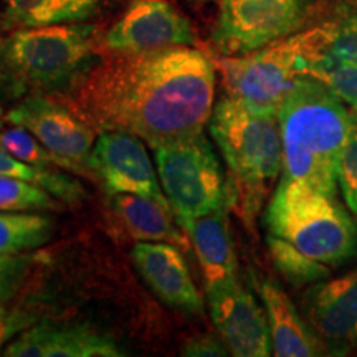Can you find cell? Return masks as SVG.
I'll return each mask as SVG.
<instances>
[{"label":"cell","instance_id":"cell-24","mask_svg":"<svg viewBox=\"0 0 357 357\" xmlns=\"http://www.w3.org/2000/svg\"><path fill=\"white\" fill-rule=\"evenodd\" d=\"M0 147L20 160H24V162L32 164V166L60 167L68 169L71 172H78V169L73 164L56 155L55 153H52L33 134H30L26 129L20 126L0 129Z\"/></svg>","mask_w":357,"mask_h":357},{"label":"cell","instance_id":"cell-19","mask_svg":"<svg viewBox=\"0 0 357 357\" xmlns=\"http://www.w3.org/2000/svg\"><path fill=\"white\" fill-rule=\"evenodd\" d=\"M116 215L136 242H164L185 248L189 236L177 225L171 205L139 194H113Z\"/></svg>","mask_w":357,"mask_h":357},{"label":"cell","instance_id":"cell-12","mask_svg":"<svg viewBox=\"0 0 357 357\" xmlns=\"http://www.w3.org/2000/svg\"><path fill=\"white\" fill-rule=\"evenodd\" d=\"M211 318L230 354L268 357L271 349L265 307L240 283L238 278L205 288Z\"/></svg>","mask_w":357,"mask_h":357},{"label":"cell","instance_id":"cell-22","mask_svg":"<svg viewBox=\"0 0 357 357\" xmlns=\"http://www.w3.org/2000/svg\"><path fill=\"white\" fill-rule=\"evenodd\" d=\"M0 176L22 178L50 192L53 197L66 204H77L84 197V187L77 178L53 171L52 167H37L26 164L0 147Z\"/></svg>","mask_w":357,"mask_h":357},{"label":"cell","instance_id":"cell-11","mask_svg":"<svg viewBox=\"0 0 357 357\" xmlns=\"http://www.w3.org/2000/svg\"><path fill=\"white\" fill-rule=\"evenodd\" d=\"M194 42L189 19L167 0H131L105 37L106 48L114 53L155 52Z\"/></svg>","mask_w":357,"mask_h":357},{"label":"cell","instance_id":"cell-14","mask_svg":"<svg viewBox=\"0 0 357 357\" xmlns=\"http://www.w3.org/2000/svg\"><path fill=\"white\" fill-rule=\"evenodd\" d=\"M301 311L331 356L357 347V268L337 278L311 284L301 298Z\"/></svg>","mask_w":357,"mask_h":357},{"label":"cell","instance_id":"cell-7","mask_svg":"<svg viewBox=\"0 0 357 357\" xmlns=\"http://www.w3.org/2000/svg\"><path fill=\"white\" fill-rule=\"evenodd\" d=\"M310 43L307 29L247 55L225 56L218 63L225 95L253 108L278 113L281 102L307 77Z\"/></svg>","mask_w":357,"mask_h":357},{"label":"cell","instance_id":"cell-1","mask_svg":"<svg viewBox=\"0 0 357 357\" xmlns=\"http://www.w3.org/2000/svg\"><path fill=\"white\" fill-rule=\"evenodd\" d=\"M65 105L95 131L132 134L154 149L204 131L215 106V65L189 47L116 53Z\"/></svg>","mask_w":357,"mask_h":357},{"label":"cell","instance_id":"cell-18","mask_svg":"<svg viewBox=\"0 0 357 357\" xmlns=\"http://www.w3.org/2000/svg\"><path fill=\"white\" fill-rule=\"evenodd\" d=\"M229 208L220 207L205 215L178 222L194 245L195 257L205 278V288L238 278Z\"/></svg>","mask_w":357,"mask_h":357},{"label":"cell","instance_id":"cell-2","mask_svg":"<svg viewBox=\"0 0 357 357\" xmlns=\"http://www.w3.org/2000/svg\"><path fill=\"white\" fill-rule=\"evenodd\" d=\"M283 176L336 197L352 111L318 79L303 78L278 108Z\"/></svg>","mask_w":357,"mask_h":357},{"label":"cell","instance_id":"cell-4","mask_svg":"<svg viewBox=\"0 0 357 357\" xmlns=\"http://www.w3.org/2000/svg\"><path fill=\"white\" fill-rule=\"evenodd\" d=\"M265 225L270 235L331 268L357 255V225L336 197L296 178L281 177L268 204Z\"/></svg>","mask_w":357,"mask_h":357},{"label":"cell","instance_id":"cell-6","mask_svg":"<svg viewBox=\"0 0 357 357\" xmlns=\"http://www.w3.org/2000/svg\"><path fill=\"white\" fill-rule=\"evenodd\" d=\"M154 151L160 187L178 222L230 207L229 181L204 131Z\"/></svg>","mask_w":357,"mask_h":357},{"label":"cell","instance_id":"cell-5","mask_svg":"<svg viewBox=\"0 0 357 357\" xmlns=\"http://www.w3.org/2000/svg\"><path fill=\"white\" fill-rule=\"evenodd\" d=\"M93 38V25L30 26L8 37L0 47V56L17 84L47 91L68 83L86 65Z\"/></svg>","mask_w":357,"mask_h":357},{"label":"cell","instance_id":"cell-23","mask_svg":"<svg viewBox=\"0 0 357 357\" xmlns=\"http://www.w3.org/2000/svg\"><path fill=\"white\" fill-rule=\"evenodd\" d=\"M266 243L275 268L294 287H311L331 276V266L306 257L287 240L268 234Z\"/></svg>","mask_w":357,"mask_h":357},{"label":"cell","instance_id":"cell-13","mask_svg":"<svg viewBox=\"0 0 357 357\" xmlns=\"http://www.w3.org/2000/svg\"><path fill=\"white\" fill-rule=\"evenodd\" d=\"M106 190L113 194H139L167 202L153 160L139 137L121 131H101L88 159Z\"/></svg>","mask_w":357,"mask_h":357},{"label":"cell","instance_id":"cell-8","mask_svg":"<svg viewBox=\"0 0 357 357\" xmlns=\"http://www.w3.org/2000/svg\"><path fill=\"white\" fill-rule=\"evenodd\" d=\"M316 0H222L213 43L225 56L247 55L300 32Z\"/></svg>","mask_w":357,"mask_h":357},{"label":"cell","instance_id":"cell-21","mask_svg":"<svg viewBox=\"0 0 357 357\" xmlns=\"http://www.w3.org/2000/svg\"><path fill=\"white\" fill-rule=\"evenodd\" d=\"M55 234L52 217L35 212L0 211V255H24L42 248Z\"/></svg>","mask_w":357,"mask_h":357},{"label":"cell","instance_id":"cell-3","mask_svg":"<svg viewBox=\"0 0 357 357\" xmlns=\"http://www.w3.org/2000/svg\"><path fill=\"white\" fill-rule=\"evenodd\" d=\"M207 126L229 167L230 208L252 227L268 190L283 172L278 114L223 95Z\"/></svg>","mask_w":357,"mask_h":357},{"label":"cell","instance_id":"cell-9","mask_svg":"<svg viewBox=\"0 0 357 357\" xmlns=\"http://www.w3.org/2000/svg\"><path fill=\"white\" fill-rule=\"evenodd\" d=\"M307 77L357 113V0H336L324 19L311 26Z\"/></svg>","mask_w":357,"mask_h":357},{"label":"cell","instance_id":"cell-10","mask_svg":"<svg viewBox=\"0 0 357 357\" xmlns=\"http://www.w3.org/2000/svg\"><path fill=\"white\" fill-rule=\"evenodd\" d=\"M6 121L33 134L45 147L73 164L79 174L91 172L88 159L96 134L66 105L47 96H29L6 114Z\"/></svg>","mask_w":357,"mask_h":357},{"label":"cell","instance_id":"cell-30","mask_svg":"<svg viewBox=\"0 0 357 357\" xmlns=\"http://www.w3.org/2000/svg\"><path fill=\"white\" fill-rule=\"evenodd\" d=\"M3 118H6V116H3V111H2V108H0V129H2V124H3Z\"/></svg>","mask_w":357,"mask_h":357},{"label":"cell","instance_id":"cell-15","mask_svg":"<svg viewBox=\"0 0 357 357\" xmlns=\"http://www.w3.org/2000/svg\"><path fill=\"white\" fill-rule=\"evenodd\" d=\"M132 261L160 301L185 314H204V300L181 247L164 242H137L132 248Z\"/></svg>","mask_w":357,"mask_h":357},{"label":"cell","instance_id":"cell-17","mask_svg":"<svg viewBox=\"0 0 357 357\" xmlns=\"http://www.w3.org/2000/svg\"><path fill=\"white\" fill-rule=\"evenodd\" d=\"M268 328H270L271 349L276 357H319L331 356L328 346L312 331L305 314L298 310L287 291L270 278L257 284Z\"/></svg>","mask_w":357,"mask_h":357},{"label":"cell","instance_id":"cell-28","mask_svg":"<svg viewBox=\"0 0 357 357\" xmlns=\"http://www.w3.org/2000/svg\"><path fill=\"white\" fill-rule=\"evenodd\" d=\"M33 323L35 316L32 312L12 305V300L2 303L0 305V354L13 337L19 336L22 331H25Z\"/></svg>","mask_w":357,"mask_h":357},{"label":"cell","instance_id":"cell-25","mask_svg":"<svg viewBox=\"0 0 357 357\" xmlns=\"http://www.w3.org/2000/svg\"><path fill=\"white\" fill-rule=\"evenodd\" d=\"M58 208V200L42 187L22 178L0 176V211L38 212Z\"/></svg>","mask_w":357,"mask_h":357},{"label":"cell","instance_id":"cell-26","mask_svg":"<svg viewBox=\"0 0 357 357\" xmlns=\"http://www.w3.org/2000/svg\"><path fill=\"white\" fill-rule=\"evenodd\" d=\"M337 185L347 207L357 217V113H352V126L337 169Z\"/></svg>","mask_w":357,"mask_h":357},{"label":"cell","instance_id":"cell-20","mask_svg":"<svg viewBox=\"0 0 357 357\" xmlns=\"http://www.w3.org/2000/svg\"><path fill=\"white\" fill-rule=\"evenodd\" d=\"M101 0H2L8 24L30 29L78 24L95 15Z\"/></svg>","mask_w":357,"mask_h":357},{"label":"cell","instance_id":"cell-16","mask_svg":"<svg viewBox=\"0 0 357 357\" xmlns=\"http://www.w3.org/2000/svg\"><path fill=\"white\" fill-rule=\"evenodd\" d=\"M7 357H123L114 339L86 324H32L2 351Z\"/></svg>","mask_w":357,"mask_h":357},{"label":"cell","instance_id":"cell-27","mask_svg":"<svg viewBox=\"0 0 357 357\" xmlns=\"http://www.w3.org/2000/svg\"><path fill=\"white\" fill-rule=\"evenodd\" d=\"M33 266L29 255H0V305L10 301L20 291Z\"/></svg>","mask_w":357,"mask_h":357},{"label":"cell","instance_id":"cell-29","mask_svg":"<svg viewBox=\"0 0 357 357\" xmlns=\"http://www.w3.org/2000/svg\"><path fill=\"white\" fill-rule=\"evenodd\" d=\"M181 354L185 357H225L230 351L220 334L215 336L212 333H205L190 337L182 347Z\"/></svg>","mask_w":357,"mask_h":357}]
</instances>
